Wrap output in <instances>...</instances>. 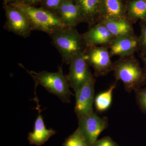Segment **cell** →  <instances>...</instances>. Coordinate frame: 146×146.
<instances>
[{"label":"cell","instance_id":"1","mask_svg":"<svg viewBox=\"0 0 146 146\" xmlns=\"http://www.w3.org/2000/svg\"><path fill=\"white\" fill-rule=\"evenodd\" d=\"M20 9L27 16L32 31H39L50 35L57 31L68 27L56 13L42 7L27 5L18 1L9 4Z\"/></svg>","mask_w":146,"mask_h":146},{"label":"cell","instance_id":"2","mask_svg":"<svg viewBox=\"0 0 146 146\" xmlns=\"http://www.w3.org/2000/svg\"><path fill=\"white\" fill-rule=\"evenodd\" d=\"M113 71L115 79L123 82L129 93L142 88L146 83L145 72L134 55L120 57L114 62Z\"/></svg>","mask_w":146,"mask_h":146},{"label":"cell","instance_id":"3","mask_svg":"<svg viewBox=\"0 0 146 146\" xmlns=\"http://www.w3.org/2000/svg\"><path fill=\"white\" fill-rule=\"evenodd\" d=\"M54 46L62 57L63 63L69 65L72 58L85 53L87 48L82 34L75 27L65 28L50 35Z\"/></svg>","mask_w":146,"mask_h":146},{"label":"cell","instance_id":"4","mask_svg":"<svg viewBox=\"0 0 146 146\" xmlns=\"http://www.w3.org/2000/svg\"><path fill=\"white\" fill-rule=\"evenodd\" d=\"M19 65L24 68L33 79L35 88L37 85H41L50 93L58 97L63 102H70V97L73 94L70 91V86L66 76L63 74L61 66L58 68L56 72H50L46 71L36 72L28 70L23 65Z\"/></svg>","mask_w":146,"mask_h":146},{"label":"cell","instance_id":"5","mask_svg":"<svg viewBox=\"0 0 146 146\" xmlns=\"http://www.w3.org/2000/svg\"><path fill=\"white\" fill-rule=\"evenodd\" d=\"M85 57L89 66L94 68L96 77L106 76L113 70L114 62L108 47L96 46L87 48L85 52Z\"/></svg>","mask_w":146,"mask_h":146},{"label":"cell","instance_id":"6","mask_svg":"<svg viewBox=\"0 0 146 146\" xmlns=\"http://www.w3.org/2000/svg\"><path fill=\"white\" fill-rule=\"evenodd\" d=\"M3 8L6 18L4 29L24 38L30 36L32 31L25 13L9 4L3 5Z\"/></svg>","mask_w":146,"mask_h":146},{"label":"cell","instance_id":"7","mask_svg":"<svg viewBox=\"0 0 146 146\" xmlns=\"http://www.w3.org/2000/svg\"><path fill=\"white\" fill-rule=\"evenodd\" d=\"M69 65L70 70L66 76L70 86L75 93L93 75L86 60L85 53L72 58Z\"/></svg>","mask_w":146,"mask_h":146},{"label":"cell","instance_id":"8","mask_svg":"<svg viewBox=\"0 0 146 146\" xmlns=\"http://www.w3.org/2000/svg\"><path fill=\"white\" fill-rule=\"evenodd\" d=\"M78 118L79 129L89 146H93L101 133L108 126L107 117H100L94 112Z\"/></svg>","mask_w":146,"mask_h":146},{"label":"cell","instance_id":"9","mask_svg":"<svg viewBox=\"0 0 146 146\" xmlns=\"http://www.w3.org/2000/svg\"><path fill=\"white\" fill-rule=\"evenodd\" d=\"M96 80L94 76L75 92L74 111L78 118L91 114L93 111Z\"/></svg>","mask_w":146,"mask_h":146},{"label":"cell","instance_id":"10","mask_svg":"<svg viewBox=\"0 0 146 146\" xmlns=\"http://www.w3.org/2000/svg\"><path fill=\"white\" fill-rule=\"evenodd\" d=\"M107 47L111 57H125L133 55L140 50L138 37L136 35L115 37Z\"/></svg>","mask_w":146,"mask_h":146},{"label":"cell","instance_id":"11","mask_svg":"<svg viewBox=\"0 0 146 146\" xmlns=\"http://www.w3.org/2000/svg\"><path fill=\"white\" fill-rule=\"evenodd\" d=\"M82 36L87 48L96 46L107 47L115 38L101 22L89 28V30L82 34Z\"/></svg>","mask_w":146,"mask_h":146},{"label":"cell","instance_id":"12","mask_svg":"<svg viewBox=\"0 0 146 146\" xmlns=\"http://www.w3.org/2000/svg\"><path fill=\"white\" fill-rule=\"evenodd\" d=\"M80 12L82 23L89 28L99 23L101 20V0H72Z\"/></svg>","mask_w":146,"mask_h":146},{"label":"cell","instance_id":"13","mask_svg":"<svg viewBox=\"0 0 146 146\" xmlns=\"http://www.w3.org/2000/svg\"><path fill=\"white\" fill-rule=\"evenodd\" d=\"M36 109L38 111V115L35 122L34 130L30 132L28 140L31 145L41 146L47 142L50 137L56 133V131L52 128L47 129L45 125L43 118L41 114V111L37 100Z\"/></svg>","mask_w":146,"mask_h":146},{"label":"cell","instance_id":"14","mask_svg":"<svg viewBox=\"0 0 146 146\" xmlns=\"http://www.w3.org/2000/svg\"><path fill=\"white\" fill-rule=\"evenodd\" d=\"M100 12V21L127 18L126 5L123 0H101Z\"/></svg>","mask_w":146,"mask_h":146},{"label":"cell","instance_id":"15","mask_svg":"<svg viewBox=\"0 0 146 146\" xmlns=\"http://www.w3.org/2000/svg\"><path fill=\"white\" fill-rule=\"evenodd\" d=\"M56 13L66 27L76 28L82 23L80 11L72 0H64Z\"/></svg>","mask_w":146,"mask_h":146},{"label":"cell","instance_id":"16","mask_svg":"<svg viewBox=\"0 0 146 146\" xmlns=\"http://www.w3.org/2000/svg\"><path fill=\"white\" fill-rule=\"evenodd\" d=\"M104 25L115 37L124 35H134L132 23L127 18L121 20H102L100 21Z\"/></svg>","mask_w":146,"mask_h":146},{"label":"cell","instance_id":"17","mask_svg":"<svg viewBox=\"0 0 146 146\" xmlns=\"http://www.w3.org/2000/svg\"><path fill=\"white\" fill-rule=\"evenodd\" d=\"M126 18L132 23L138 20H146V2L145 0H131L126 5Z\"/></svg>","mask_w":146,"mask_h":146},{"label":"cell","instance_id":"18","mask_svg":"<svg viewBox=\"0 0 146 146\" xmlns=\"http://www.w3.org/2000/svg\"><path fill=\"white\" fill-rule=\"evenodd\" d=\"M116 83L112 84L107 90L98 94L95 98V104L97 110L104 112L107 110L111 105L113 91L116 88Z\"/></svg>","mask_w":146,"mask_h":146},{"label":"cell","instance_id":"19","mask_svg":"<svg viewBox=\"0 0 146 146\" xmlns=\"http://www.w3.org/2000/svg\"><path fill=\"white\" fill-rule=\"evenodd\" d=\"M63 146H89L84 136L78 128L65 139Z\"/></svg>","mask_w":146,"mask_h":146},{"label":"cell","instance_id":"20","mask_svg":"<svg viewBox=\"0 0 146 146\" xmlns=\"http://www.w3.org/2000/svg\"><path fill=\"white\" fill-rule=\"evenodd\" d=\"M141 35L138 36L139 48L141 52V56L146 55V20L141 21L140 23Z\"/></svg>","mask_w":146,"mask_h":146},{"label":"cell","instance_id":"21","mask_svg":"<svg viewBox=\"0 0 146 146\" xmlns=\"http://www.w3.org/2000/svg\"><path fill=\"white\" fill-rule=\"evenodd\" d=\"M136 100L142 112L146 115V87L135 91Z\"/></svg>","mask_w":146,"mask_h":146},{"label":"cell","instance_id":"22","mask_svg":"<svg viewBox=\"0 0 146 146\" xmlns=\"http://www.w3.org/2000/svg\"><path fill=\"white\" fill-rule=\"evenodd\" d=\"M63 1L64 0H43L40 4L42 8L56 13Z\"/></svg>","mask_w":146,"mask_h":146},{"label":"cell","instance_id":"23","mask_svg":"<svg viewBox=\"0 0 146 146\" xmlns=\"http://www.w3.org/2000/svg\"><path fill=\"white\" fill-rule=\"evenodd\" d=\"M92 146H119L110 136H105L97 140Z\"/></svg>","mask_w":146,"mask_h":146},{"label":"cell","instance_id":"24","mask_svg":"<svg viewBox=\"0 0 146 146\" xmlns=\"http://www.w3.org/2000/svg\"><path fill=\"white\" fill-rule=\"evenodd\" d=\"M42 1L43 0H18V1L27 5L34 6L41 3Z\"/></svg>","mask_w":146,"mask_h":146},{"label":"cell","instance_id":"25","mask_svg":"<svg viewBox=\"0 0 146 146\" xmlns=\"http://www.w3.org/2000/svg\"><path fill=\"white\" fill-rule=\"evenodd\" d=\"M141 59L143 60V62L144 63V70L146 74V56H141Z\"/></svg>","mask_w":146,"mask_h":146},{"label":"cell","instance_id":"26","mask_svg":"<svg viewBox=\"0 0 146 146\" xmlns=\"http://www.w3.org/2000/svg\"><path fill=\"white\" fill-rule=\"evenodd\" d=\"M3 5H6L17 1L18 0H3Z\"/></svg>","mask_w":146,"mask_h":146},{"label":"cell","instance_id":"27","mask_svg":"<svg viewBox=\"0 0 146 146\" xmlns=\"http://www.w3.org/2000/svg\"><path fill=\"white\" fill-rule=\"evenodd\" d=\"M145 1L146 2V0H145Z\"/></svg>","mask_w":146,"mask_h":146}]
</instances>
